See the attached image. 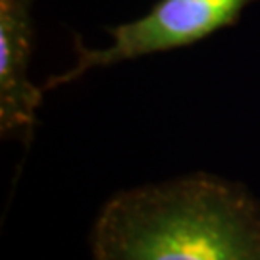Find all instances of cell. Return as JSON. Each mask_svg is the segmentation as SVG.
Segmentation results:
<instances>
[{
	"label": "cell",
	"instance_id": "6da1fadb",
	"mask_svg": "<svg viewBox=\"0 0 260 260\" xmlns=\"http://www.w3.org/2000/svg\"><path fill=\"white\" fill-rule=\"evenodd\" d=\"M93 260H260V201L197 172L112 195L89 233Z\"/></svg>",
	"mask_w": 260,
	"mask_h": 260
},
{
	"label": "cell",
	"instance_id": "7a4b0ae2",
	"mask_svg": "<svg viewBox=\"0 0 260 260\" xmlns=\"http://www.w3.org/2000/svg\"><path fill=\"white\" fill-rule=\"evenodd\" d=\"M256 0H158L141 18L110 29L112 43L104 48L75 43V64L48 77L45 91L74 83L83 74L141 56L183 48L233 25L243 10Z\"/></svg>",
	"mask_w": 260,
	"mask_h": 260
},
{
	"label": "cell",
	"instance_id": "3957f363",
	"mask_svg": "<svg viewBox=\"0 0 260 260\" xmlns=\"http://www.w3.org/2000/svg\"><path fill=\"white\" fill-rule=\"evenodd\" d=\"M29 0H0V133L29 141L45 89L29 79Z\"/></svg>",
	"mask_w": 260,
	"mask_h": 260
}]
</instances>
